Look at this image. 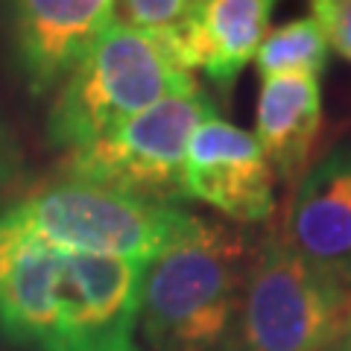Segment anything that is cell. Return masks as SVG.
<instances>
[{"label": "cell", "mask_w": 351, "mask_h": 351, "mask_svg": "<svg viewBox=\"0 0 351 351\" xmlns=\"http://www.w3.org/2000/svg\"><path fill=\"white\" fill-rule=\"evenodd\" d=\"M328 351H351V328H348V331H346L343 337H339L337 343H334L331 348H328Z\"/></svg>", "instance_id": "cell-15"}, {"label": "cell", "mask_w": 351, "mask_h": 351, "mask_svg": "<svg viewBox=\"0 0 351 351\" xmlns=\"http://www.w3.org/2000/svg\"><path fill=\"white\" fill-rule=\"evenodd\" d=\"M252 255L232 226L191 217L144 263L138 337L147 351H234Z\"/></svg>", "instance_id": "cell-2"}, {"label": "cell", "mask_w": 351, "mask_h": 351, "mask_svg": "<svg viewBox=\"0 0 351 351\" xmlns=\"http://www.w3.org/2000/svg\"><path fill=\"white\" fill-rule=\"evenodd\" d=\"M351 328V287L272 232L249 263L234 351H328Z\"/></svg>", "instance_id": "cell-5"}, {"label": "cell", "mask_w": 351, "mask_h": 351, "mask_svg": "<svg viewBox=\"0 0 351 351\" xmlns=\"http://www.w3.org/2000/svg\"><path fill=\"white\" fill-rule=\"evenodd\" d=\"M322 129V88L313 73L267 76L258 94L255 141L284 184L311 167V152Z\"/></svg>", "instance_id": "cell-11"}, {"label": "cell", "mask_w": 351, "mask_h": 351, "mask_svg": "<svg viewBox=\"0 0 351 351\" xmlns=\"http://www.w3.org/2000/svg\"><path fill=\"white\" fill-rule=\"evenodd\" d=\"M272 9L276 0H199L176 47L182 64L202 71L219 94H228L246 64L255 62Z\"/></svg>", "instance_id": "cell-10"}, {"label": "cell", "mask_w": 351, "mask_h": 351, "mask_svg": "<svg viewBox=\"0 0 351 351\" xmlns=\"http://www.w3.org/2000/svg\"><path fill=\"white\" fill-rule=\"evenodd\" d=\"M199 88L167 41L114 24L59 82L44 120L50 147L73 149L144 108Z\"/></svg>", "instance_id": "cell-3"}, {"label": "cell", "mask_w": 351, "mask_h": 351, "mask_svg": "<svg viewBox=\"0 0 351 351\" xmlns=\"http://www.w3.org/2000/svg\"><path fill=\"white\" fill-rule=\"evenodd\" d=\"M144 261L38 243L0 219V337L24 351H144Z\"/></svg>", "instance_id": "cell-1"}, {"label": "cell", "mask_w": 351, "mask_h": 351, "mask_svg": "<svg viewBox=\"0 0 351 351\" xmlns=\"http://www.w3.org/2000/svg\"><path fill=\"white\" fill-rule=\"evenodd\" d=\"M191 217L176 202L73 179L29 191L0 211L9 228L38 243L144 263L167 249Z\"/></svg>", "instance_id": "cell-4"}, {"label": "cell", "mask_w": 351, "mask_h": 351, "mask_svg": "<svg viewBox=\"0 0 351 351\" xmlns=\"http://www.w3.org/2000/svg\"><path fill=\"white\" fill-rule=\"evenodd\" d=\"M12 64L29 94H53L114 27V0H3Z\"/></svg>", "instance_id": "cell-8"}, {"label": "cell", "mask_w": 351, "mask_h": 351, "mask_svg": "<svg viewBox=\"0 0 351 351\" xmlns=\"http://www.w3.org/2000/svg\"><path fill=\"white\" fill-rule=\"evenodd\" d=\"M182 199L202 202L232 223H263L276 211V170L252 132L214 112L191 135Z\"/></svg>", "instance_id": "cell-7"}, {"label": "cell", "mask_w": 351, "mask_h": 351, "mask_svg": "<svg viewBox=\"0 0 351 351\" xmlns=\"http://www.w3.org/2000/svg\"><path fill=\"white\" fill-rule=\"evenodd\" d=\"M284 234L313 267L351 287V144H339L295 182Z\"/></svg>", "instance_id": "cell-9"}, {"label": "cell", "mask_w": 351, "mask_h": 351, "mask_svg": "<svg viewBox=\"0 0 351 351\" xmlns=\"http://www.w3.org/2000/svg\"><path fill=\"white\" fill-rule=\"evenodd\" d=\"M196 3L199 0H114V24L149 32V36L167 41L176 53L196 12Z\"/></svg>", "instance_id": "cell-13"}, {"label": "cell", "mask_w": 351, "mask_h": 351, "mask_svg": "<svg viewBox=\"0 0 351 351\" xmlns=\"http://www.w3.org/2000/svg\"><path fill=\"white\" fill-rule=\"evenodd\" d=\"M311 12L325 32L328 47L351 62V0H311Z\"/></svg>", "instance_id": "cell-14"}, {"label": "cell", "mask_w": 351, "mask_h": 351, "mask_svg": "<svg viewBox=\"0 0 351 351\" xmlns=\"http://www.w3.org/2000/svg\"><path fill=\"white\" fill-rule=\"evenodd\" d=\"M214 112L217 106L202 88L173 94L88 144L68 149L62 173L73 182L179 202L182 164L191 135Z\"/></svg>", "instance_id": "cell-6"}, {"label": "cell", "mask_w": 351, "mask_h": 351, "mask_svg": "<svg viewBox=\"0 0 351 351\" xmlns=\"http://www.w3.org/2000/svg\"><path fill=\"white\" fill-rule=\"evenodd\" d=\"M328 56H331V47H328L325 32L313 15H307L267 32L255 53V64L263 80L281 73L319 76L328 68Z\"/></svg>", "instance_id": "cell-12"}]
</instances>
